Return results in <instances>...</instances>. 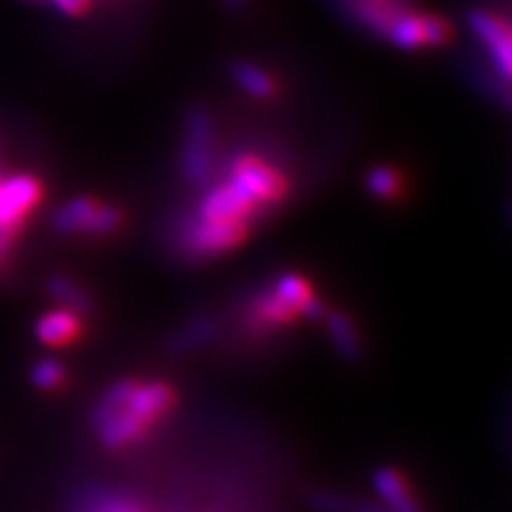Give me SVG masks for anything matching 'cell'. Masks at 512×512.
Listing matches in <instances>:
<instances>
[{
  "instance_id": "obj_14",
  "label": "cell",
  "mask_w": 512,
  "mask_h": 512,
  "mask_svg": "<svg viewBox=\"0 0 512 512\" xmlns=\"http://www.w3.org/2000/svg\"><path fill=\"white\" fill-rule=\"evenodd\" d=\"M357 7L359 13L363 15V20L384 32H389L395 20L404 13L395 3H391V0H357Z\"/></svg>"
},
{
  "instance_id": "obj_20",
  "label": "cell",
  "mask_w": 512,
  "mask_h": 512,
  "mask_svg": "<svg viewBox=\"0 0 512 512\" xmlns=\"http://www.w3.org/2000/svg\"><path fill=\"white\" fill-rule=\"evenodd\" d=\"M50 3L60 9L62 13H69V15H79L84 13L90 0H50Z\"/></svg>"
},
{
  "instance_id": "obj_15",
  "label": "cell",
  "mask_w": 512,
  "mask_h": 512,
  "mask_svg": "<svg viewBox=\"0 0 512 512\" xmlns=\"http://www.w3.org/2000/svg\"><path fill=\"white\" fill-rule=\"evenodd\" d=\"M30 378L39 391H58L67 382V370L56 359H41L32 367Z\"/></svg>"
},
{
  "instance_id": "obj_8",
  "label": "cell",
  "mask_w": 512,
  "mask_h": 512,
  "mask_svg": "<svg viewBox=\"0 0 512 512\" xmlns=\"http://www.w3.org/2000/svg\"><path fill=\"white\" fill-rule=\"evenodd\" d=\"M35 335L45 346H69L82 335V318H79L77 312L67 308L50 310L35 323Z\"/></svg>"
},
{
  "instance_id": "obj_18",
  "label": "cell",
  "mask_w": 512,
  "mask_h": 512,
  "mask_svg": "<svg viewBox=\"0 0 512 512\" xmlns=\"http://www.w3.org/2000/svg\"><path fill=\"white\" fill-rule=\"evenodd\" d=\"M367 186H370L372 192H376L378 197H393V195H397V190L402 188V182H399V175L395 171L380 167L370 173Z\"/></svg>"
},
{
  "instance_id": "obj_16",
  "label": "cell",
  "mask_w": 512,
  "mask_h": 512,
  "mask_svg": "<svg viewBox=\"0 0 512 512\" xmlns=\"http://www.w3.org/2000/svg\"><path fill=\"white\" fill-rule=\"evenodd\" d=\"M235 77L237 82L254 96H269L271 90H274V84H271L269 75L256 67H248V64H239L235 69Z\"/></svg>"
},
{
  "instance_id": "obj_4",
  "label": "cell",
  "mask_w": 512,
  "mask_h": 512,
  "mask_svg": "<svg viewBox=\"0 0 512 512\" xmlns=\"http://www.w3.org/2000/svg\"><path fill=\"white\" fill-rule=\"evenodd\" d=\"M41 199V186L30 175L0 180V229L18 231L24 218Z\"/></svg>"
},
{
  "instance_id": "obj_3",
  "label": "cell",
  "mask_w": 512,
  "mask_h": 512,
  "mask_svg": "<svg viewBox=\"0 0 512 512\" xmlns=\"http://www.w3.org/2000/svg\"><path fill=\"white\" fill-rule=\"evenodd\" d=\"M120 212L94 199H75L56 214V227L64 233L107 235L120 227Z\"/></svg>"
},
{
  "instance_id": "obj_13",
  "label": "cell",
  "mask_w": 512,
  "mask_h": 512,
  "mask_svg": "<svg viewBox=\"0 0 512 512\" xmlns=\"http://www.w3.org/2000/svg\"><path fill=\"white\" fill-rule=\"evenodd\" d=\"M50 293L52 297L60 303V308L73 310L77 314H82L90 308V299L82 286H77L73 280L54 276L50 282Z\"/></svg>"
},
{
  "instance_id": "obj_6",
  "label": "cell",
  "mask_w": 512,
  "mask_h": 512,
  "mask_svg": "<svg viewBox=\"0 0 512 512\" xmlns=\"http://www.w3.org/2000/svg\"><path fill=\"white\" fill-rule=\"evenodd\" d=\"M248 235V222L197 220L188 231V248L197 254H220L242 244Z\"/></svg>"
},
{
  "instance_id": "obj_12",
  "label": "cell",
  "mask_w": 512,
  "mask_h": 512,
  "mask_svg": "<svg viewBox=\"0 0 512 512\" xmlns=\"http://www.w3.org/2000/svg\"><path fill=\"white\" fill-rule=\"evenodd\" d=\"M327 331H329V338H331L335 350H338L342 357H346V359L359 357V352H361L359 331L346 314L331 312L327 316Z\"/></svg>"
},
{
  "instance_id": "obj_7",
  "label": "cell",
  "mask_w": 512,
  "mask_h": 512,
  "mask_svg": "<svg viewBox=\"0 0 512 512\" xmlns=\"http://www.w3.org/2000/svg\"><path fill=\"white\" fill-rule=\"evenodd\" d=\"M448 24L440 18H431V15H414V13H402L391 26L389 35L393 41L408 50L423 45H436L448 39Z\"/></svg>"
},
{
  "instance_id": "obj_1",
  "label": "cell",
  "mask_w": 512,
  "mask_h": 512,
  "mask_svg": "<svg viewBox=\"0 0 512 512\" xmlns=\"http://www.w3.org/2000/svg\"><path fill=\"white\" fill-rule=\"evenodd\" d=\"M175 406V391L163 380H118L96 404L92 423L107 448H128L146 440Z\"/></svg>"
},
{
  "instance_id": "obj_11",
  "label": "cell",
  "mask_w": 512,
  "mask_h": 512,
  "mask_svg": "<svg viewBox=\"0 0 512 512\" xmlns=\"http://www.w3.org/2000/svg\"><path fill=\"white\" fill-rule=\"evenodd\" d=\"M207 143H210V124L205 116L190 120V143L186 152V171L192 180H201L207 173Z\"/></svg>"
},
{
  "instance_id": "obj_9",
  "label": "cell",
  "mask_w": 512,
  "mask_h": 512,
  "mask_svg": "<svg viewBox=\"0 0 512 512\" xmlns=\"http://www.w3.org/2000/svg\"><path fill=\"white\" fill-rule=\"evenodd\" d=\"M376 491L389 512H423L421 502L408 483V478L395 468H380L374 476Z\"/></svg>"
},
{
  "instance_id": "obj_2",
  "label": "cell",
  "mask_w": 512,
  "mask_h": 512,
  "mask_svg": "<svg viewBox=\"0 0 512 512\" xmlns=\"http://www.w3.org/2000/svg\"><path fill=\"white\" fill-rule=\"evenodd\" d=\"M231 182H235L259 205L280 201L288 190L284 175L254 154H242L233 160Z\"/></svg>"
},
{
  "instance_id": "obj_19",
  "label": "cell",
  "mask_w": 512,
  "mask_h": 512,
  "mask_svg": "<svg viewBox=\"0 0 512 512\" xmlns=\"http://www.w3.org/2000/svg\"><path fill=\"white\" fill-rule=\"evenodd\" d=\"M15 239H18V231L11 229H0V274L7 269L11 254L15 248Z\"/></svg>"
},
{
  "instance_id": "obj_5",
  "label": "cell",
  "mask_w": 512,
  "mask_h": 512,
  "mask_svg": "<svg viewBox=\"0 0 512 512\" xmlns=\"http://www.w3.org/2000/svg\"><path fill=\"white\" fill-rule=\"evenodd\" d=\"M259 207L261 205L256 203L250 195H246V192L235 182H229L207 192L199 207V218L224 220V222H248Z\"/></svg>"
},
{
  "instance_id": "obj_10",
  "label": "cell",
  "mask_w": 512,
  "mask_h": 512,
  "mask_svg": "<svg viewBox=\"0 0 512 512\" xmlns=\"http://www.w3.org/2000/svg\"><path fill=\"white\" fill-rule=\"evenodd\" d=\"M472 28L478 32L483 41L489 45V50L495 58V64H498V69L502 71L504 77H510V67H512V52H510V30L508 26L500 20L495 18V15L489 13H472Z\"/></svg>"
},
{
  "instance_id": "obj_17",
  "label": "cell",
  "mask_w": 512,
  "mask_h": 512,
  "mask_svg": "<svg viewBox=\"0 0 512 512\" xmlns=\"http://www.w3.org/2000/svg\"><path fill=\"white\" fill-rule=\"evenodd\" d=\"M86 512H148L137 500L126 495H99L92 500Z\"/></svg>"
}]
</instances>
